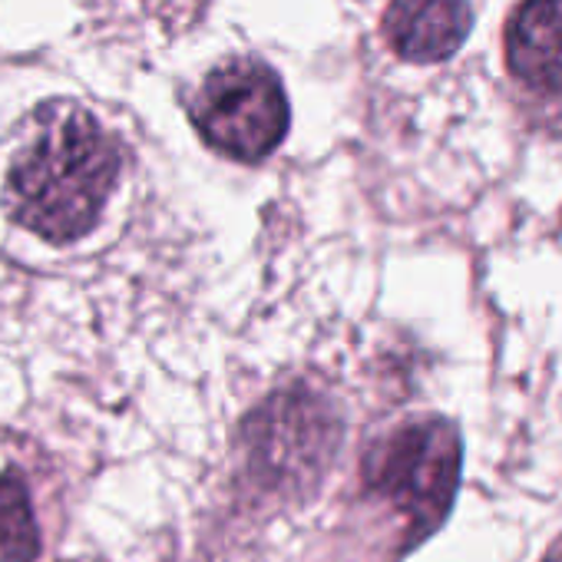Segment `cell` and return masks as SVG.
I'll return each instance as SVG.
<instances>
[{
  "label": "cell",
  "mask_w": 562,
  "mask_h": 562,
  "mask_svg": "<svg viewBox=\"0 0 562 562\" xmlns=\"http://www.w3.org/2000/svg\"><path fill=\"white\" fill-rule=\"evenodd\" d=\"M120 146L74 100H47L21 120L4 162V209L47 241H77L103 215L120 179Z\"/></svg>",
  "instance_id": "obj_1"
},
{
  "label": "cell",
  "mask_w": 562,
  "mask_h": 562,
  "mask_svg": "<svg viewBox=\"0 0 562 562\" xmlns=\"http://www.w3.org/2000/svg\"><path fill=\"white\" fill-rule=\"evenodd\" d=\"M364 483L427 536L450 509L460 480V434L440 417H424L384 434L364 457Z\"/></svg>",
  "instance_id": "obj_2"
},
{
  "label": "cell",
  "mask_w": 562,
  "mask_h": 562,
  "mask_svg": "<svg viewBox=\"0 0 562 562\" xmlns=\"http://www.w3.org/2000/svg\"><path fill=\"white\" fill-rule=\"evenodd\" d=\"M189 116L212 149L238 162L274 153L292 123L285 87L255 57H232L209 70L189 100Z\"/></svg>",
  "instance_id": "obj_3"
},
{
  "label": "cell",
  "mask_w": 562,
  "mask_h": 562,
  "mask_svg": "<svg viewBox=\"0 0 562 562\" xmlns=\"http://www.w3.org/2000/svg\"><path fill=\"white\" fill-rule=\"evenodd\" d=\"M470 24L467 0H391L384 37L401 60L440 64L460 50Z\"/></svg>",
  "instance_id": "obj_4"
},
{
  "label": "cell",
  "mask_w": 562,
  "mask_h": 562,
  "mask_svg": "<svg viewBox=\"0 0 562 562\" xmlns=\"http://www.w3.org/2000/svg\"><path fill=\"white\" fill-rule=\"evenodd\" d=\"M506 64L529 90L562 93V0H522L513 11Z\"/></svg>",
  "instance_id": "obj_5"
},
{
  "label": "cell",
  "mask_w": 562,
  "mask_h": 562,
  "mask_svg": "<svg viewBox=\"0 0 562 562\" xmlns=\"http://www.w3.org/2000/svg\"><path fill=\"white\" fill-rule=\"evenodd\" d=\"M41 532L31 509V493L21 470L0 473V562H34Z\"/></svg>",
  "instance_id": "obj_6"
},
{
  "label": "cell",
  "mask_w": 562,
  "mask_h": 562,
  "mask_svg": "<svg viewBox=\"0 0 562 562\" xmlns=\"http://www.w3.org/2000/svg\"><path fill=\"white\" fill-rule=\"evenodd\" d=\"M542 562H562V539L546 552V559H542Z\"/></svg>",
  "instance_id": "obj_7"
}]
</instances>
